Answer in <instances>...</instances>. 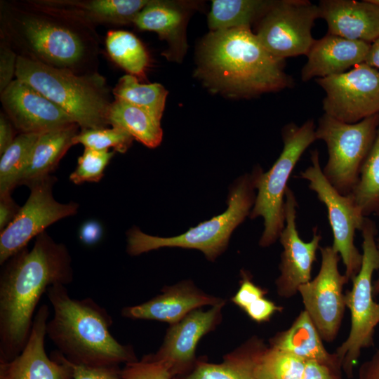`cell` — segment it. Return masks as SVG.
I'll use <instances>...</instances> for the list:
<instances>
[{
  "label": "cell",
  "instance_id": "cell-13",
  "mask_svg": "<svg viewBox=\"0 0 379 379\" xmlns=\"http://www.w3.org/2000/svg\"><path fill=\"white\" fill-rule=\"evenodd\" d=\"M321 265L316 277L300 286L304 310L317 327L323 340L333 342L343 319L346 305L344 286L349 280L338 269L339 254L332 246L319 248Z\"/></svg>",
  "mask_w": 379,
  "mask_h": 379
},
{
  "label": "cell",
  "instance_id": "cell-44",
  "mask_svg": "<svg viewBox=\"0 0 379 379\" xmlns=\"http://www.w3.org/2000/svg\"><path fill=\"white\" fill-rule=\"evenodd\" d=\"M13 125L5 113L0 114V155L12 144L14 136Z\"/></svg>",
  "mask_w": 379,
  "mask_h": 379
},
{
  "label": "cell",
  "instance_id": "cell-27",
  "mask_svg": "<svg viewBox=\"0 0 379 379\" xmlns=\"http://www.w3.org/2000/svg\"><path fill=\"white\" fill-rule=\"evenodd\" d=\"M107 120L109 125L124 129L147 147H157L162 140L161 119L126 102L114 99Z\"/></svg>",
  "mask_w": 379,
  "mask_h": 379
},
{
  "label": "cell",
  "instance_id": "cell-20",
  "mask_svg": "<svg viewBox=\"0 0 379 379\" xmlns=\"http://www.w3.org/2000/svg\"><path fill=\"white\" fill-rule=\"evenodd\" d=\"M318 6L328 34L368 44L379 37V6L370 0H321Z\"/></svg>",
  "mask_w": 379,
  "mask_h": 379
},
{
  "label": "cell",
  "instance_id": "cell-33",
  "mask_svg": "<svg viewBox=\"0 0 379 379\" xmlns=\"http://www.w3.org/2000/svg\"><path fill=\"white\" fill-rule=\"evenodd\" d=\"M306 361L267 346L256 366L258 379H302Z\"/></svg>",
  "mask_w": 379,
  "mask_h": 379
},
{
  "label": "cell",
  "instance_id": "cell-18",
  "mask_svg": "<svg viewBox=\"0 0 379 379\" xmlns=\"http://www.w3.org/2000/svg\"><path fill=\"white\" fill-rule=\"evenodd\" d=\"M48 317V307L41 305L21 352L10 361L0 362V379H72L71 368L59 351L52 352L51 358L46 353Z\"/></svg>",
  "mask_w": 379,
  "mask_h": 379
},
{
  "label": "cell",
  "instance_id": "cell-14",
  "mask_svg": "<svg viewBox=\"0 0 379 379\" xmlns=\"http://www.w3.org/2000/svg\"><path fill=\"white\" fill-rule=\"evenodd\" d=\"M315 81L326 94L324 114L347 124L379 114V70L366 63Z\"/></svg>",
  "mask_w": 379,
  "mask_h": 379
},
{
  "label": "cell",
  "instance_id": "cell-24",
  "mask_svg": "<svg viewBox=\"0 0 379 379\" xmlns=\"http://www.w3.org/2000/svg\"><path fill=\"white\" fill-rule=\"evenodd\" d=\"M267 347L262 338L252 336L225 355L222 363L198 359L193 371L181 379H258L256 366Z\"/></svg>",
  "mask_w": 379,
  "mask_h": 379
},
{
  "label": "cell",
  "instance_id": "cell-35",
  "mask_svg": "<svg viewBox=\"0 0 379 379\" xmlns=\"http://www.w3.org/2000/svg\"><path fill=\"white\" fill-rule=\"evenodd\" d=\"M115 151H98L85 148L78 159L77 166L69 175V180L79 185L85 182H99Z\"/></svg>",
  "mask_w": 379,
  "mask_h": 379
},
{
  "label": "cell",
  "instance_id": "cell-40",
  "mask_svg": "<svg viewBox=\"0 0 379 379\" xmlns=\"http://www.w3.org/2000/svg\"><path fill=\"white\" fill-rule=\"evenodd\" d=\"M283 309V307L263 297L251 304L244 312L251 320L262 323L268 321L275 313L281 312Z\"/></svg>",
  "mask_w": 379,
  "mask_h": 379
},
{
  "label": "cell",
  "instance_id": "cell-45",
  "mask_svg": "<svg viewBox=\"0 0 379 379\" xmlns=\"http://www.w3.org/2000/svg\"><path fill=\"white\" fill-rule=\"evenodd\" d=\"M357 379H379V349L361 364Z\"/></svg>",
  "mask_w": 379,
  "mask_h": 379
},
{
  "label": "cell",
  "instance_id": "cell-43",
  "mask_svg": "<svg viewBox=\"0 0 379 379\" xmlns=\"http://www.w3.org/2000/svg\"><path fill=\"white\" fill-rule=\"evenodd\" d=\"M102 227L99 222L91 220L82 225L79 230V239L86 245H93L101 238Z\"/></svg>",
  "mask_w": 379,
  "mask_h": 379
},
{
  "label": "cell",
  "instance_id": "cell-5",
  "mask_svg": "<svg viewBox=\"0 0 379 379\" xmlns=\"http://www.w3.org/2000/svg\"><path fill=\"white\" fill-rule=\"evenodd\" d=\"M15 79L27 83L64 110L81 128H106L110 105L105 79L77 74L18 55Z\"/></svg>",
  "mask_w": 379,
  "mask_h": 379
},
{
  "label": "cell",
  "instance_id": "cell-37",
  "mask_svg": "<svg viewBox=\"0 0 379 379\" xmlns=\"http://www.w3.org/2000/svg\"><path fill=\"white\" fill-rule=\"evenodd\" d=\"M241 273L240 286L232 301L244 311L251 304L265 297L267 291L256 285L246 271L241 270Z\"/></svg>",
  "mask_w": 379,
  "mask_h": 379
},
{
  "label": "cell",
  "instance_id": "cell-15",
  "mask_svg": "<svg viewBox=\"0 0 379 379\" xmlns=\"http://www.w3.org/2000/svg\"><path fill=\"white\" fill-rule=\"evenodd\" d=\"M298 206L293 190L288 187L284 200L285 224L279 237L283 247L279 265L280 274L275 281L277 292L284 298L294 296L300 286L312 279V265L322 239L316 227L312 229L310 241L300 237L296 225Z\"/></svg>",
  "mask_w": 379,
  "mask_h": 379
},
{
  "label": "cell",
  "instance_id": "cell-1",
  "mask_svg": "<svg viewBox=\"0 0 379 379\" xmlns=\"http://www.w3.org/2000/svg\"><path fill=\"white\" fill-rule=\"evenodd\" d=\"M5 263L0 277V362L14 359L24 348L42 295L51 286H66L73 279L67 247L45 231L31 250L25 248Z\"/></svg>",
  "mask_w": 379,
  "mask_h": 379
},
{
  "label": "cell",
  "instance_id": "cell-41",
  "mask_svg": "<svg viewBox=\"0 0 379 379\" xmlns=\"http://www.w3.org/2000/svg\"><path fill=\"white\" fill-rule=\"evenodd\" d=\"M302 379H343L342 371L316 361H307Z\"/></svg>",
  "mask_w": 379,
  "mask_h": 379
},
{
  "label": "cell",
  "instance_id": "cell-46",
  "mask_svg": "<svg viewBox=\"0 0 379 379\" xmlns=\"http://www.w3.org/2000/svg\"><path fill=\"white\" fill-rule=\"evenodd\" d=\"M365 63L379 70V37L371 44Z\"/></svg>",
  "mask_w": 379,
  "mask_h": 379
},
{
  "label": "cell",
  "instance_id": "cell-29",
  "mask_svg": "<svg viewBox=\"0 0 379 379\" xmlns=\"http://www.w3.org/2000/svg\"><path fill=\"white\" fill-rule=\"evenodd\" d=\"M111 59L128 74L142 79L149 65V55L141 41L132 33L111 30L105 39Z\"/></svg>",
  "mask_w": 379,
  "mask_h": 379
},
{
  "label": "cell",
  "instance_id": "cell-11",
  "mask_svg": "<svg viewBox=\"0 0 379 379\" xmlns=\"http://www.w3.org/2000/svg\"><path fill=\"white\" fill-rule=\"evenodd\" d=\"M319 18L318 5L310 1H274L258 20L255 35L266 50L279 59L306 55L316 41L312 28Z\"/></svg>",
  "mask_w": 379,
  "mask_h": 379
},
{
  "label": "cell",
  "instance_id": "cell-26",
  "mask_svg": "<svg viewBox=\"0 0 379 379\" xmlns=\"http://www.w3.org/2000/svg\"><path fill=\"white\" fill-rule=\"evenodd\" d=\"M79 126L72 124L39 134L33 147L20 184L50 175L59 164L79 133Z\"/></svg>",
  "mask_w": 379,
  "mask_h": 379
},
{
  "label": "cell",
  "instance_id": "cell-42",
  "mask_svg": "<svg viewBox=\"0 0 379 379\" xmlns=\"http://www.w3.org/2000/svg\"><path fill=\"white\" fill-rule=\"evenodd\" d=\"M19 207L11 195L0 197V230L3 231L15 218Z\"/></svg>",
  "mask_w": 379,
  "mask_h": 379
},
{
  "label": "cell",
  "instance_id": "cell-38",
  "mask_svg": "<svg viewBox=\"0 0 379 379\" xmlns=\"http://www.w3.org/2000/svg\"><path fill=\"white\" fill-rule=\"evenodd\" d=\"M18 54L11 46L1 38L0 43V93L15 79Z\"/></svg>",
  "mask_w": 379,
  "mask_h": 379
},
{
  "label": "cell",
  "instance_id": "cell-19",
  "mask_svg": "<svg viewBox=\"0 0 379 379\" xmlns=\"http://www.w3.org/2000/svg\"><path fill=\"white\" fill-rule=\"evenodd\" d=\"M225 300L206 293L192 281L165 286L161 293L141 304L124 307L121 315L131 319L155 320L170 325L203 306H214Z\"/></svg>",
  "mask_w": 379,
  "mask_h": 379
},
{
  "label": "cell",
  "instance_id": "cell-31",
  "mask_svg": "<svg viewBox=\"0 0 379 379\" xmlns=\"http://www.w3.org/2000/svg\"><path fill=\"white\" fill-rule=\"evenodd\" d=\"M39 134L20 133L1 155L0 197L10 195L20 185Z\"/></svg>",
  "mask_w": 379,
  "mask_h": 379
},
{
  "label": "cell",
  "instance_id": "cell-4",
  "mask_svg": "<svg viewBox=\"0 0 379 379\" xmlns=\"http://www.w3.org/2000/svg\"><path fill=\"white\" fill-rule=\"evenodd\" d=\"M46 295L53 310L46 335L68 361L100 367L138 360L131 346L112 335V317L92 298H72L60 284L51 286Z\"/></svg>",
  "mask_w": 379,
  "mask_h": 379
},
{
  "label": "cell",
  "instance_id": "cell-17",
  "mask_svg": "<svg viewBox=\"0 0 379 379\" xmlns=\"http://www.w3.org/2000/svg\"><path fill=\"white\" fill-rule=\"evenodd\" d=\"M4 113L20 133H36L76 124L60 107L26 82L15 79L1 93Z\"/></svg>",
  "mask_w": 379,
  "mask_h": 379
},
{
  "label": "cell",
  "instance_id": "cell-47",
  "mask_svg": "<svg viewBox=\"0 0 379 379\" xmlns=\"http://www.w3.org/2000/svg\"><path fill=\"white\" fill-rule=\"evenodd\" d=\"M377 245L379 248V238L377 239ZM373 293L374 295L379 294V277L376 280V281L373 284Z\"/></svg>",
  "mask_w": 379,
  "mask_h": 379
},
{
  "label": "cell",
  "instance_id": "cell-21",
  "mask_svg": "<svg viewBox=\"0 0 379 379\" xmlns=\"http://www.w3.org/2000/svg\"><path fill=\"white\" fill-rule=\"evenodd\" d=\"M371 44L327 34L316 40L306 55L301 80L308 81L344 73L365 62Z\"/></svg>",
  "mask_w": 379,
  "mask_h": 379
},
{
  "label": "cell",
  "instance_id": "cell-2",
  "mask_svg": "<svg viewBox=\"0 0 379 379\" xmlns=\"http://www.w3.org/2000/svg\"><path fill=\"white\" fill-rule=\"evenodd\" d=\"M93 26L44 0L3 1L1 38L18 55L53 67L79 69L92 59L97 36Z\"/></svg>",
  "mask_w": 379,
  "mask_h": 379
},
{
  "label": "cell",
  "instance_id": "cell-23",
  "mask_svg": "<svg viewBox=\"0 0 379 379\" xmlns=\"http://www.w3.org/2000/svg\"><path fill=\"white\" fill-rule=\"evenodd\" d=\"M187 14L178 4L160 0H149L139 12L133 24L140 29L157 32L170 46L169 53L173 59H182L187 44L185 27Z\"/></svg>",
  "mask_w": 379,
  "mask_h": 379
},
{
  "label": "cell",
  "instance_id": "cell-12",
  "mask_svg": "<svg viewBox=\"0 0 379 379\" xmlns=\"http://www.w3.org/2000/svg\"><path fill=\"white\" fill-rule=\"evenodd\" d=\"M55 178L51 175L32 181L29 196L13 220L0 234V264L27 247L29 241L64 218L74 215L79 205L62 204L53 195Z\"/></svg>",
  "mask_w": 379,
  "mask_h": 379
},
{
  "label": "cell",
  "instance_id": "cell-10",
  "mask_svg": "<svg viewBox=\"0 0 379 379\" xmlns=\"http://www.w3.org/2000/svg\"><path fill=\"white\" fill-rule=\"evenodd\" d=\"M311 165L300 173L302 179L309 182V188L327 210L332 230L333 249L337 252L345 267V275L352 280L359 272L362 262V253L354 244L357 230H361L365 217L352 195L339 193L327 180L320 165L317 149L310 154Z\"/></svg>",
  "mask_w": 379,
  "mask_h": 379
},
{
  "label": "cell",
  "instance_id": "cell-9",
  "mask_svg": "<svg viewBox=\"0 0 379 379\" xmlns=\"http://www.w3.org/2000/svg\"><path fill=\"white\" fill-rule=\"evenodd\" d=\"M378 125L379 114L354 124L340 121L326 114L319 118L316 138L326 143L328 154L322 172L341 194H350L357 183Z\"/></svg>",
  "mask_w": 379,
  "mask_h": 379
},
{
  "label": "cell",
  "instance_id": "cell-30",
  "mask_svg": "<svg viewBox=\"0 0 379 379\" xmlns=\"http://www.w3.org/2000/svg\"><path fill=\"white\" fill-rule=\"evenodd\" d=\"M114 99L142 108L159 119L164 110L167 91L160 84H140L131 74L121 77L112 90Z\"/></svg>",
  "mask_w": 379,
  "mask_h": 379
},
{
  "label": "cell",
  "instance_id": "cell-6",
  "mask_svg": "<svg viewBox=\"0 0 379 379\" xmlns=\"http://www.w3.org/2000/svg\"><path fill=\"white\" fill-rule=\"evenodd\" d=\"M258 168V166L255 167L251 173L238 178L232 185L227 207L223 213L183 234L161 237L147 234L136 227L131 228L126 234L127 253L135 256L161 248L178 247L199 250L207 260L214 261L227 248L233 231L250 215L256 197Z\"/></svg>",
  "mask_w": 379,
  "mask_h": 379
},
{
  "label": "cell",
  "instance_id": "cell-39",
  "mask_svg": "<svg viewBox=\"0 0 379 379\" xmlns=\"http://www.w3.org/2000/svg\"><path fill=\"white\" fill-rule=\"evenodd\" d=\"M65 360L71 368L72 379H121L119 366H88Z\"/></svg>",
  "mask_w": 379,
  "mask_h": 379
},
{
  "label": "cell",
  "instance_id": "cell-28",
  "mask_svg": "<svg viewBox=\"0 0 379 379\" xmlns=\"http://www.w3.org/2000/svg\"><path fill=\"white\" fill-rule=\"evenodd\" d=\"M274 1L265 0H213L208 14V27L211 31L249 27L259 20Z\"/></svg>",
  "mask_w": 379,
  "mask_h": 379
},
{
  "label": "cell",
  "instance_id": "cell-3",
  "mask_svg": "<svg viewBox=\"0 0 379 379\" xmlns=\"http://www.w3.org/2000/svg\"><path fill=\"white\" fill-rule=\"evenodd\" d=\"M199 55L200 77L231 96L252 97L293 86L284 60L267 51L249 27L211 31Z\"/></svg>",
  "mask_w": 379,
  "mask_h": 379
},
{
  "label": "cell",
  "instance_id": "cell-16",
  "mask_svg": "<svg viewBox=\"0 0 379 379\" xmlns=\"http://www.w3.org/2000/svg\"><path fill=\"white\" fill-rule=\"evenodd\" d=\"M225 301L204 311L196 309L170 325L159 350L150 356L164 362L178 379L190 373L196 366V348L200 339L213 331L222 320Z\"/></svg>",
  "mask_w": 379,
  "mask_h": 379
},
{
  "label": "cell",
  "instance_id": "cell-7",
  "mask_svg": "<svg viewBox=\"0 0 379 379\" xmlns=\"http://www.w3.org/2000/svg\"><path fill=\"white\" fill-rule=\"evenodd\" d=\"M361 232V265L352 279L351 289L345 293L346 307L350 312V333L334 352L348 378L353 375L361 351L373 345L375 328L379 324V303L373 298V273L379 270L378 230L375 222L366 217Z\"/></svg>",
  "mask_w": 379,
  "mask_h": 379
},
{
  "label": "cell",
  "instance_id": "cell-8",
  "mask_svg": "<svg viewBox=\"0 0 379 379\" xmlns=\"http://www.w3.org/2000/svg\"><path fill=\"white\" fill-rule=\"evenodd\" d=\"M316 126L312 120L302 125H286L281 131L282 151L267 172L258 166L255 180L258 193L249 217H262L264 230L259 246H270L279 239L285 224L284 200L288 180L295 165L307 148L315 140Z\"/></svg>",
  "mask_w": 379,
  "mask_h": 379
},
{
  "label": "cell",
  "instance_id": "cell-34",
  "mask_svg": "<svg viewBox=\"0 0 379 379\" xmlns=\"http://www.w3.org/2000/svg\"><path fill=\"white\" fill-rule=\"evenodd\" d=\"M133 138L126 131L117 127L81 130L75 136L73 144H81L85 148L108 151L113 147L115 152H126L131 147Z\"/></svg>",
  "mask_w": 379,
  "mask_h": 379
},
{
  "label": "cell",
  "instance_id": "cell-36",
  "mask_svg": "<svg viewBox=\"0 0 379 379\" xmlns=\"http://www.w3.org/2000/svg\"><path fill=\"white\" fill-rule=\"evenodd\" d=\"M120 375L121 379H178L164 362L153 359L150 354L126 364Z\"/></svg>",
  "mask_w": 379,
  "mask_h": 379
},
{
  "label": "cell",
  "instance_id": "cell-25",
  "mask_svg": "<svg viewBox=\"0 0 379 379\" xmlns=\"http://www.w3.org/2000/svg\"><path fill=\"white\" fill-rule=\"evenodd\" d=\"M149 0H44L91 25L95 23L126 25L133 22Z\"/></svg>",
  "mask_w": 379,
  "mask_h": 379
},
{
  "label": "cell",
  "instance_id": "cell-22",
  "mask_svg": "<svg viewBox=\"0 0 379 379\" xmlns=\"http://www.w3.org/2000/svg\"><path fill=\"white\" fill-rule=\"evenodd\" d=\"M269 346L305 361H316L342 371L335 354L330 353L325 348L317 327L304 310L289 328L270 338Z\"/></svg>",
  "mask_w": 379,
  "mask_h": 379
},
{
  "label": "cell",
  "instance_id": "cell-32",
  "mask_svg": "<svg viewBox=\"0 0 379 379\" xmlns=\"http://www.w3.org/2000/svg\"><path fill=\"white\" fill-rule=\"evenodd\" d=\"M350 194L365 217L379 215V125L358 182Z\"/></svg>",
  "mask_w": 379,
  "mask_h": 379
}]
</instances>
